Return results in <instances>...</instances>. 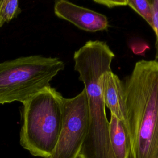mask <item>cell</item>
I'll return each instance as SVG.
<instances>
[{"mask_svg": "<svg viewBox=\"0 0 158 158\" xmlns=\"http://www.w3.org/2000/svg\"><path fill=\"white\" fill-rule=\"evenodd\" d=\"M122 87L129 158H158V61L137 62Z\"/></svg>", "mask_w": 158, "mask_h": 158, "instance_id": "cell-1", "label": "cell"}, {"mask_svg": "<svg viewBox=\"0 0 158 158\" xmlns=\"http://www.w3.org/2000/svg\"><path fill=\"white\" fill-rule=\"evenodd\" d=\"M114 57L108 44L99 40L88 41L74 52V69L84 84L89 115L88 132L78 158H114L101 84L102 74L111 70Z\"/></svg>", "mask_w": 158, "mask_h": 158, "instance_id": "cell-2", "label": "cell"}, {"mask_svg": "<svg viewBox=\"0 0 158 158\" xmlns=\"http://www.w3.org/2000/svg\"><path fill=\"white\" fill-rule=\"evenodd\" d=\"M64 99L49 85L22 103L20 143L31 155L48 158L52 154L62 129Z\"/></svg>", "mask_w": 158, "mask_h": 158, "instance_id": "cell-3", "label": "cell"}, {"mask_svg": "<svg viewBox=\"0 0 158 158\" xmlns=\"http://www.w3.org/2000/svg\"><path fill=\"white\" fill-rule=\"evenodd\" d=\"M65 64L58 57L32 55L0 63V104L22 103L50 85Z\"/></svg>", "mask_w": 158, "mask_h": 158, "instance_id": "cell-4", "label": "cell"}, {"mask_svg": "<svg viewBox=\"0 0 158 158\" xmlns=\"http://www.w3.org/2000/svg\"><path fill=\"white\" fill-rule=\"evenodd\" d=\"M89 115L85 89L64 99L63 121L56 148L48 158H78L88 132Z\"/></svg>", "mask_w": 158, "mask_h": 158, "instance_id": "cell-5", "label": "cell"}, {"mask_svg": "<svg viewBox=\"0 0 158 158\" xmlns=\"http://www.w3.org/2000/svg\"><path fill=\"white\" fill-rule=\"evenodd\" d=\"M54 9L56 16L84 31H102L107 30L109 27L107 18L104 15L68 1H56Z\"/></svg>", "mask_w": 158, "mask_h": 158, "instance_id": "cell-6", "label": "cell"}, {"mask_svg": "<svg viewBox=\"0 0 158 158\" xmlns=\"http://www.w3.org/2000/svg\"><path fill=\"white\" fill-rule=\"evenodd\" d=\"M101 84L106 107L125 125L122 81L110 70L102 74Z\"/></svg>", "mask_w": 158, "mask_h": 158, "instance_id": "cell-7", "label": "cell"}, {"mask_svg": "<svg viewBox=\"0 0 158 158\" xmlns=\"http://www.w3.org/2000/svg\"><path fill=\"white\" fill-rule=\"evenodd\" d=\"M109 138L114 158H129L131 143L125 123L110 114Z\"/></svg>", "mask_w": 158, "mask_h": 158, "instance_id": "cell-8", "label": "cell"}, {"mask_svg": "<svg viewBox=\"0 0 158 158\" xmlns=\"http://www.w3.org/2000/svg\"><path fill=\"white\" fill-rule=\"evenodd\" d=\"M127 6L130 7L136 13L141 15L153 28L152 9L150 1L147 0H130L128 1Z\"/></svg>", "mask_w": 158, "mask_h": 158, "instance_id": "cell-9", "label": "cell"}, {"mask_svg": "<svg viewBox=\"0 0 158 158\" xmlns=\"http://www.w3.org/2000/svg\"><path fill=\"white\" fill-rule=\"evenodd\" d=\"M21 12L17 0H2L0 14L4 22H9Z\"/></svg>", "mask_w": 158, "mask_h": 158, "instance_id": "cell-10", "label": "cell"}, {"mask_svg": "<svg viewBox=\"0 0 158 158\" xmlns=\"http://www.w3.org/2000/svg\"><path fill=\"white\" fill-rule=\"evenodd\" d=\"M152 9V15H153V28L155 34H156V54H155V60L158 61V0L150 1Z\"/></svg>", "mask_w": 158, "mask_h": 158, "instance_id": "cell-11", "label": "cell"}, {"mask_svg": "<svg viewBox=\"0 0 158 158\" xmlns=\"http://www.w3.org/2000/svg\"><path fill=\"white\" fill-rule=\"evenodd\" d=\"M94 2H95L96 3H98V4H101L104 6H106L109 8H111V7H114L117 6H127L128 1H113V0L112 1H108V0L96 1V0H94Z\"/></svg>", "mask_w": 158, "mask_h": 158, "instance_id": "cell-12", "label": "cell"}, {"mask_svg": "<svg viewBox=\"0 0 158 158\" xmlns=\"http://www.w3.org/2000/svg\"><path fill=\"white\" fill-rule=\"evenodd\" d=\"M1 2H2V0H0V6H1ZM4 21L2 20V17H1V14H0V28L3 25V24H4Z\"/></svg>", "mask_w": 158, "mask_h": 158, "instance_id": "cell-13", "label": "cell"}]
</instances>
